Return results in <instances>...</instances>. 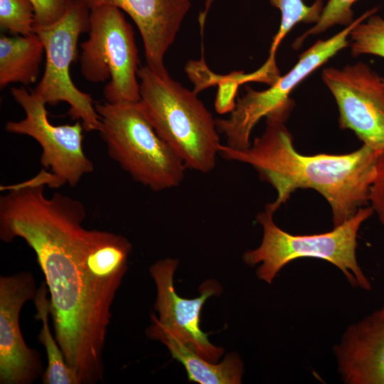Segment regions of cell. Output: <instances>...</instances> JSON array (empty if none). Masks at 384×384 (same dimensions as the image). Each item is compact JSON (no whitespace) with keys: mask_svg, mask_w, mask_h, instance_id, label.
I'll return each instance as SVG.
<instances>
[{"mask_svg":"<svg viewBox=\"0 0 384 384\" xmlns=\"http://www.w3.org/2000/svg\"><path fill=\"white\" fill-rule=\"evenodd\" d=\"M35 11L29 0H0V27L18 36L34 33Z\"/></svg>","mask_w":384,"mask_h":384,"instance_id":"21","label":"cell"},{"mask_svg":"<svg viewBox=\"0 0 384 384\" xmlns=\"http://www.w3.org/2000/svg\"><path fill=\"white\" fill-rule=\"evenodd\" d=\"M88 33L81 43L83 77L94 83L109 80L103 94L110 103L139 102L138 50L133 28L122 10L109 5L92 8Z\"/></svg>","mask_w":384,"mask_h":384,"instance_id":"6","label":"cell"},{"mask_svg":"<svg viewBox=\"0 0 384 384\" xmlns=\"http://www.w3.org/2000/svg\"><path fill=\"white\" fill-rule=\"evenodd\" d=\"M29 1L35 11V27L49 26L58 21L66 11L69 1V0Z\"/></svg>","mask_w":384,"mask_h":384,"instance_id":"23","label":"cell"},{"mask_svg":"<svg viewBox=\"0 0 384 384\" xmlns=\"http://www.w3.org/2000/svg\"><path fill=\"white\" fill-rule=\"evenodd\" d=\"M11 93L26 117L20 121L7 122L5 129L9 133L28 136L40 144V161L43 169L35 178L53 188L65 184L76 186L85 175L95 169L83 149L85 129L81 122L53 125L48 118L46 105L23 86L12 87Z\"/></svg>","mask_w":384,"mask_h":384,"instance_id":"9","label":"cell"},{"mask_svg":"<svg viewBox=\"0 0 384 384\" xmlns=\"http://www.w3.org/2000/svg\"><path fill=\"white\" fill-rule=\"evenodd\" d=\"M79 1L90 9L109 5L126 12L141 33L146 65L159 75L169 74L164 65V55L190 9V0Z\"/></svg>","mask_w":384,"mask_h":384,"instance_id":"13","label":"cell"},{"mask_svg":"<svg viewBox=\"0 0 384 384\" xmlns=\"http://www.w3.org/2000/svg\"><path fill=\"white\" fill-rule=\"evenodd\" d=\"M367 11L350 25L327 40H319L302 53L297 64L276 82L263 91L245 87V94L238 99L227 119H215L220 134L225 136L228 147L242 150L250 146L253 128L262 117L281 110H292L294 102L289 98L292 90L306 77L327 62L339 50L349 46V34L359 22L376 12Z\"/></svg>","mask_w":384,"mask_h":384,"instance_id":"8","label":"cell"},{"mask_svg":"<svg viewBox=\"0 0 384 384\" xmlns=\"http://www.w3.org/2000/svg\"><path fill=\"white\" fill-rule=\"evenodd\" d=\"M373 212L372 207L361 208L331 231L299 235L279 228L273 220L274 212L266 206L257 216L263 228L262 242L258 247L247 250L243 261L250 266L261 263L256 271L257 277L272 284L279 272L292 261L303 257L321 259L339 269L353 287L370 291L371 282L358 265L356 252L359 228Z\"/></svg>","mask_w":384,"mask_h":384,"instance_id":"4","label":"cell"},{"mask_svg":"<svg viewBox=\"0 0 384 384\" xmlns=\"http://www.w3.org/2000/svg\"><path fill=\"white\" fill-rule=\"evenodd\" d=\"M290 112L267 116L263 134L250 146L237 150L221 144L219 155L251 165L275 188L276 199L266 205L274 213L298 188L316 190L330 204L334 228L337 227L369 201L380 154L365 144L346 154H301L286 127Z\"/></svg>","mask_w":384,"mask_h":384,"instance_id":"2","label":"cell"},{"mask_svg":"<svg viewBox=\"0 0 384 384\" xmlns=\"http://www.w3.org/2000/svg\"><path fill=\"white\" fill-rule=\"evenodd\" d=\"M178 261L164 259L150 267L156 286L155 309L159 318L151 315V323L178 338L204 359L215 363L223 354L221 347L213 345L200 326V313L206 300L219 295L220 285L213 279L206 281L200 288L201 296L188 299L179 297L174 286V274Z\"/></svg>","mask_w":384,"mask_h":384,"instance_id":"11","label":"cell"},{"mask_svg":"<svg viewBox=\"0 0 384 384\" xmlns=\"http://www.w3.org/2000/svg\"><path fill=\"white\" fill-rule=\"evenodd\" d=\"M45 49L34 32L28 36L0 38V87L19 82L28 86L36 82L40 73Z\"/></svg>","mask_w":384,"mask_h":384,"instance_id":"16","label":"cell"},{"mask_svg":"<svg viewBox=\"0 0 384 384\" xmlns=\"http://www.w3.org/2000/svg\"><path fill=\"white\" fill-rule=\"evenodd\" d=\"M357 0H329L324 6L319 21L297 38L294 49H299L304 41L311 35L319 34L336 25L348 26L354 20L352 6Z\"/></svg>","mask_w":384,"mask_h":384,"instance_id":"22","label":"cell"},{"mask_svg":"<svg viewBox=\"0 0 384 384\" xmlns=\"http://www.w3.org/2000/svg\"><path fill=\"white\" fill-rule=\"evenodd\" d=\"M353 56L370 54L384 58V19L373 14L357 23L349 34Z\"/></svg>","mask_w":384,"mask_h":384,"instance_id":"20","label":"cell"},{"mask_svg":"<svg viewBox=\"0 0 384 384\" xmlns=\"http://www.w3.org/2000/svg\"><path fill=\"white\" fill-rule=\"evenodd\" d=\"M269 1L272 6L280 11L281 23L278 32L273 38L269 57L264 65L271 70H278L275 55L282 41L298 23H316L321 18L324 6L323 0H315L311 6L306 5L302 0Z\"/></svg>","mask_w":384,"mask_h":384,"instance_id":"19","label":"cell"},{"mask_svg":"<svg viewBox=\"0 0 384 384\" xmlns=\"http://www.w3.org/2000/svg\"><path fill=\"white\" fill-rule=\"evenodd\" d=\"M345 384H384V303L349 325L333 346Z\"/></svg>","mask_w":384,"mask_h":384,"instance_id":"14","label":"cell"},{"mask_svg":"<svg viewBox=\"0 0 384 384\" xmlns=\"http://www.w3.org/2000/svg\"><path fill=\"white\" fill-rule=\"evenodd\" d=\"M151 338L164 343L173 358L185 367L190 381L201 384H239L242 381L243 364L236 353L226 355L223 361L215 364L199 355L178 338L152 324L146 329Z\"/></svg>","mask_w":384,"mask_h":384,"instance_id":"15","label":"cell"},{"mask_svg":"<svg viewBox=\"0 0 384 384\" xmlns=\"http://www.w3.org/2000/svg\"><path fill=\"white\" fill-rule=\"evenodd\" d=\"M185 69L195 85L193 91L196 93L210 86L218 85L214 106L220 114L230 113L234 110L238 87L254 80L252 73L245 74L242 71H235L225 75H217L208 68L203 59L190 60Z\"/></svg>","mask_w":384,"mask_h":384,"instance_id":"18","label":"cell"},{"mask_svg":"<svg viewBox=\"0 0 384 384\" xmlns=\"http://www.w3.org/2000/svg\"><path fill=\"white\" fill-rule=\"evenodd\" d=\"M84 204L35 187L16 195L0 214V239L20 238L45 277L55 338L78 384L104 381L103 353L112 306L132 245L112 232L87 229Z\"/></svg>","mask_w":384,"mask_h":384,"instance_id":"1","label":"cell"},{"mask_svg":"<svg viewBox=\"0 0 384 384\" xmlns=\"http://www.w3.org/2000/svg\"><path fill=\"white\" fill-rule=\"evenodd\" d=\"M45 281L37 289L33 299L36 313L35 319L42 326L38 335V341L44 346L47 356V367L41 377L43 384H78L76 378L68 365L63 353L54 338L48 324L50 299Z\"/></svg>","mask_w":384,"mask_h":384,"instance_id":"17","label":"cell"},{"mask_svg":"<svg viewBox=\"0 0 384 384\" xmlns=\"http://www.w3.org/2000/svg\"><path fill=\"white\" fill-rule=\"evenodd\" d=\"M369 201L384 227V153L378 157L376 175L370 187Z\"/></svg>","mask_w":384,"mask_h":384,"instance_id":"24","label":"cell"},{"mask_svg":"<svg viewBox=\"0 0 384 384\" xmlns=\"http://www.w3.org/2000/svg\"><path fill=\"white\" fill-rule=\"evenodd\" d=\"M139 103L157 134L186 168L208 173L216 166L220 133L215 119L193 90L147 65L137 72Z\"/></svg>","mask_w":384,"mask_h":384,"instance_id":"3","label":"cell"},{"mask_svg":"<svg viewBox=\"0 0 384 384\" xmlns=\"http://www.w3.org/2000/svg\"><path fill=\"white\" fill-rule=\"evenodd\" d=\"M36 292L31 272L0 277V384H32L44 373L39 352L27 346L20 328L22 307Z\"/></svg>","mask_w":384,"mask_h":384,"instance_id":"12","label":"cell"},{"mask_svg":"<svg viewBox=\"0 0 384 384\" xmlns=\"http://www.w3.org/2000/svg\"><path fill=\"white\" fill-rule=\"evenodd\" d=\"M90 9L79 0H69L63 16L54 23L35 27L45 49L46 66L43 77L31 92L46 105L60 102L69 105L68 114L80 120L86 132H98L100 117L90 94L73 83L70 68L78 56L80 36L89 31Z\"/></svg>","mask_w":384,"mask_h":384,"instance_id":"7","label":"cell"},{"mask_svg":"<svg viewBox=\"0 0 384 384\" xmlns=\"http://www.w3.org/2000/svg\"><path fill=\"white\" fill-rule=\"evenodd\" d=\"M100 117L98 131L109 156L133 181L159 192L178 186L186 168L157 134L139 101L95 105Z\"/></svg>","mask_w":384,"mask_h":384,"instance_id":"5","label":"cell"},{"mask_svg":"<svg viewBox=\"0 0 384 384\" xmlns=\"http://www.w3.org/2000/svg\"><path fill=\"white\" fill-rule=\"evenodd\" d=\"M322 80L339 112V126L352 130L363 144L384 153V80L359 62L343 68H326Z\"/></svg>","mask_w":384,"mask_h":384,"instance_id":"10","label":"cell"}]
</instances>
